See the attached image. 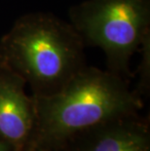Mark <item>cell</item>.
I'll use <instances>...</instances> for the list:
<instances>
[{
    "mask_svg": "<svg viewBox=\"0 0 150 151\" xmlns=\"http://www.w3.org/2000/svg\"><path fill=\"white\" fill-rule=\"evenodd\" d=\"M35 126L28 146L60 150L83 133L104 123L139 114L142 97L130 81L86 65L54 94L32 96Z\"/></svg>",
    "mask_w": 150,
    "mask_h": 151,
    "instance_id": "cell-1",
    "label": "cell"
},
{
    "mask_svg": "<svg viewBox=\"0 0 150 151\" xmlns=\"http://www.w3.org/2000/svg\"><path fill=\"white\" fill-rule=\"evenodd\" d=\"M85 48L68 22L51 13H28L0 39V65L20 75L32 96H47L87 65Z\"/></svg>",
    "mask_w": 150,
    "mask_h": 151,
    "instance_id": "cell-2",
    "label": "cell"
},
{
    "mask_svg": "<svg viewBox=\"0 0 150 151\" xmlns=\"http://www.w3.org/2000/svg\"><path fill=\"white\" fill-rule=\"evenodd\" d=\"M68 22L85 47L103 51L108 71L133 78L132 58L150 35V0H83L69 8Z\"/></svg>",
    "mask_w": 150,
    "mask_h": 151,
    "instance_id": "cell-3",
    "label": "cell"
},
{
    "mask_svg": "<svg viewBox=\"0 0 150 151\" xmlns=\"http://www.w3.org/2000/svg\"><path fill=\"white\" fill-rule=\"evenodd\" d=\"M25 86L20 75L0 65V139L13 151H24L34 131V101Z\"/></svg>",
    "mask_w": 150,
    "mask_h": 151,
    "instance_id": "cell-4",
    "label": "cell"
},
{
    "mask_svg": "<svg viewBox=\"0 0 150 151\" xmlns=\"http://www.w3.org/2000/svg\"><path fill=\"white\" fill-rule=\"evenodd\" d=\"M71 142H77L75 151H150V131L136 114L89 130Z\"/></svg>",
    "mask_w": 150,
    "mask_h": 151,
    "instance_id": "cell-5",
    "label": "cell"
},
{
    "mask_svg": "<svg viewBox=\"0 0 150 151\" xmlns=\"http://www.w3.org/2000/svg\"><path fill=\"white\" fill-rule=\"evenodd\" d=\"M139 52L140 53V62L136 68L139 77L135 91L142 97L148 95L150 89V35L143 40Z\"/></svg>",
    "mask_w": 150,
    "mask_h": 151,
    "instance_id": "cell-6",
    "label": "cell"
},
{
    "mask_svg": "<svg viewBox=\"0 0 150 151\" xmlns=\"http://www.w3.org/2000/svg\"><path fill=\"white\" fill-rule=\"evenodd\" d=\"M24 151H59V150L49 148V147H43V146H28L25 148Z\"/></svg>",
    "mask_w": 150,
    "mask_h": 151,
    "instance_id": "cell-7",
    "label": "cell"
},
{
    "mask_svg": "<svg viewBox=\"0 0 150 151\" xmlns=\"http://www.w3.org/2000/svg\"><path fill=\"white\" fill-rule=\"evenodd\" d=\"M0 151H13L11 145L0 139Z\"/></svg>",
    "mask_w": 150,
    "mask_h": 151,
    "instance_id": "cell-8",
    "label": "cell"
}]
</instances>
